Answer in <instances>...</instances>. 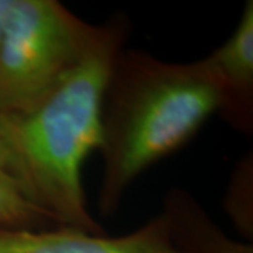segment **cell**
Wrapping results in <instances>:
<instances>
[{
  "mask_svg": "<svg viewBox=\"0 0 253 253\" xmlns=\"http://www.w3.org/2000/svg\"><path fill=\"white\" fill-rule=\"evenodd\" d=\"M161 214L173 242L183 253H253V244L228 235L187 190H169L163 197Z\"/></svg>",
  "mask_w": 253,
  "mask_h": 253,
  "instance_id": "6",
  "label": "cell"
},
{
  "mask_svg": "<svg viewBox=\"0 0 253 253\" xmlns=\"http://www.w3.org/2000/svg\"><path fill=\"white\" fill-rule=\"evenodd\" d=\"M218 107L219 89L206 56L169 62L121 49L101 100L100 214L113 217L134 181L189 144Z\"/></svg>",
  "mask_w": 253,
  "mask_h": 253,
  "instance_id": "2",
  "label": "cell"
},
{
  "mask_svg": "<svg viewBox=\"0 0 253 253\" xmlns=\"http://www.w3.org/2000/svg\"><path fill=\"white\" fill-rule=\"evenodd\" d=\"M0 225L28 229H45L56 226L51 218L24 196L11 176L4 152L0 146Z\"/></svg>",
  "mask_w": 253,
  "mask_h": 253,
  "instance_id": "8",
  "label": "cell"
},
{
  "mask_svg": "<svg viewBox=\"0 0 253 253\" xmlns=\"http://www.w3.org/2000/svg\"><path fill=\"white\" fill-rule=\"evenodd\" d=\"M129 28L124 14L97 24L86 51L41 99L26 111L0 114V146L11 176L59 228L106 234L87 208L83 166L99 148L103 93Z\"/></svg>",
  "mask_w": 253,
  "mask_h": 253,
  "instance_id": "1",
  "label": "cell"
},
{
  "mask_svg": "<svg viewBox=\"0 0 253 253\" xmlns=\"http://www.w3.org/2000/svg\"><path fill=\"white\" fill-rule=\"evenodd\" d=\"M219 89L218 116L236 132H253V1L245 3L232 34L206 56Z\"/></svg>",
  "mask_w": 253,
  "mask_h": 253,
  "instance_id": "5",
  "label": "cell"
},
{
  "mask_svg": "<svg viewBox=\"0 0 253 253\" xmlns=\"http://www.w3.org/2000/svg\"><path fill=\"white\" fill-rule=\"evenodd\" d=\"M0 253H183L159 212L123 235H94L69 228L28 229L0 225Z\"/></svg>",
  "mask_w": 253,
  "mask_h": 253,
  "instance_id": "4",
  "label": "cell"
},
{
  "mask_svg": "<svg viewBox=\"0 0 253 253\" xmlns=\"http://www.w3.org/2000/svg\"><path fill=\"white\" fill-rule=\"evenodd\" d=\"M58 0H0V114L30 109L96 34Z\"/></svg>",
  "mask_w": 253,
  "mask_h": 253,
  "instance_id": "3",
  "label": "cell"
},
{
  "mask_svg": "<svg viewBox=\"0 0 253 253\" xmlns=\"http://www.w3.org/2000/svg\"><path fill=\"white\" fill-rule=\"evenodd\" d=\"M224 211L245 242L253 244V154L235 163L224 193Z\"/></svg>",
  "mask_w": 253,
  "mask_h": 253,
  "instance_id": "7",
  "label": "cell"
}]
</instances>
